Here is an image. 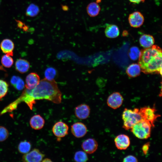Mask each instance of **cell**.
I'll list each match as a JSON object with an SVG mask.
<instances>
[{"label":"cell","mask_w":162,"mask_h":162,"mask_svg":"<svg viewBox=\"0 0 162 162\" xmlns=\"http://www.w3.org/2000/svg\"><path fill=\"white\" fill-rule=\"evenodd\" d=\"M82 147L86 153L92 154L97 150L98 144L97 141L93 138H88L84 141L82 144Z\"/></svg>","instance_id":"cell-13"},{"label":"cell","mask_w":162,"mask_h":162,"mask_svg":"<svg viewBox=\"0 0 162 162\" xmlns=\"http://www.w3.org/2000/svg\"><path fill=\"white\" fill-rule=\"evenodd\" d=\"M150 146V142H148L144 144L142 147V149L143 152L145 155H146L148 152Z\"/></svg>","instance_id":"cell-32"},{"label":"cell","mask_w":162,"mask_h":162,"mask_svg":"<svg viewBox=\"0 0 162 162\" xmlns=\"http://www.w3.org/2000/svg\"><path fill=\"white\" fill-rule=\"evenodd\" d=\"M45 121L44 118L39 115H35L32 116L30 120V124L33 129L40 130L44 126Z\"/></svg>","instance_id":"cell-16"},{"label":"cell","mask_w":162,"mask_h":162,"mask_svg":"<svg viewBox=\"0 0 162 162\" xmlns=\"http://www.w3.org/2000/svg\"><path fill=\"white\" fill-rule=\"evenodd\" d=\"M20 78V77L18 76H13L10 80V82L11 85L14 86Z\"/></svg>","instance_id":"cell-33"},{"label":"cell","mask_w":162,"mask_h":162,"mask_svg":"<svg viewBox=\"0 0 162 162\" xmlns=\"http://www.w3.org/2000/svg\"><path fill=\"white\" fill-rule=\"evenodd\" d=\"M39 12V7L36 4L32 3L27 8L26 11V15L28 16L34 17L36 16Z\"/></svg>","instance_id":"cell-22"},{"label":"cell","mask_w":162,"mask_h":162,"mask_svg":"<svg viewBox=\"0 0 162 162\" xmlns=\"http://www.w3.org/2000/svg\"><path fill=\"white\" fill-rule=\"evenodd\" d=\"M62 95L54 80L49 81L44 79L33 88L25 89L17 98V101L19 103L25 102L32 110L36 100L45 99L59 104L61 102Z\"/></svg>","instance_id":"cell-1"},{"label":"cell","mask_w":162,"mask_h":162,"mask_svg":"<svg viewBox=\"0 0 162 162\" xmlns=\"http://www.w3.org/2000/svg\"><path fill=\"white\" fill-rule=\"evenodd\" d=\"M71 132L76 137L80 138L83 137L87 132L86 125L81 122H77L71 126Z\"/></svg>","instance_id":"cell-10"},{"label":"cell","mask_w":162,"mask_h":162,"mask_svg":"<svg viewBox=\"0 0 162 162\" xmlns=\"http://www.w3.org/2000/svg\"><path fill=\"white\" fill-rule=\"evenodd\" d=\"M45 156L38 149L34 148L30 152L25 154L22 160L26 162H40L41 161Z\"/></svg>","instance_id":"cell-6"},{"label":"cell","mask_w":162,"mask_h":162,"mask_svg":"<svg viewBox=\"0 0 162 162\" xmlns=\"http://www.w3.org/2000/svg\"><path fill=\"white\" fill-rule=\"evenodd\" d=\"M124 162H137L138 160L137 158L134 156L128 155L125 157L123 160Z\"/></svg>","instance_id":"cell-31"},{"label":"cell","mask_w":162,"mask_h":162,"mask_svg":"<svg viewBox=\"0 0 162 162\" xmlns=\"http://www.w3.org/2000/svg\"><path fill=\"white\" fill-rule=\"evenodd\" d=\"M106 36L109 38H114L118 37L119 34L118 27L114 24H109L106 27L105 31Z\"/></svg>","instance_id":"cell-17"},{"label":"cell","mask_w":162,"mask_h":162,"mask_svg":"<svg viewBox=\"0 0 162 162\" xmlns=\"http://www.w3.org/2000/svg\"><path fill=\"white\" fill-rule=\"evenodd\" d=\"M100 8L98 3L96 2H92L87 5L86 11L88 14L91 17L97 16L99 13Z\"/></svg>","instance_id":"cell-21"},{"label":"cell","mask_w":162,"mask_h":162,"mask_svg":"<svg viewBox=\"0 0 162 162\" xmlns=\"http://www.w3.org/2000/svg\"><path fill=\"white\" fill-rule=\"evenodd\" d=\"M152 126L149 122L142 120L134 124L131 131L137 138L146 139L150 136Z\"/></svg>","instance_id":"cell-4"},{"label":"cell","mask_w":162,"mask_h":162,"mask_svg":"<svg viewBox=\"0 0 162 162\" xmlns=\"http://www.w3.org/2000/svg\"><path fill=\"white\" fill-rule=\"evenodd\" d=\"M143 120L149 122L154 126V122L157 118L160 116L156 113V110L154 108L145 106L139 109Z\"/></svg>","instance_id":"cell-5"},{"label":"cell","mask_w":162,"mask_h":162,"mask_svg":"<svg viewBox=\"0 0 162 162\" xmlns=\"http://www.w3.org/2000/svg\"><path fill=\"white\" fill-rule=\"evenodd\" d=\"M9 136L8 130L4 127L0 126V142H2L6 140Z\"/></svg>","instance_id":"cell-29"},{"label":"cell","mask_w":162,"mask_h":162,"mask_svg":"<svg viewBox=\"0 0 162 162\" xmlns=\"http://www.w3.org/2000/svg\"><path fill=\"white\" fill-rule=\"evenodd\" d=\"M139 43L140 45L146 48L151 47L154 43L153 37L150 34H144L142 35L139 38Z\"/></svg>","instance_id":"cell-18"},{"label":"cell","mask_w":162,"mask_h":162,"mask_svg":"<svg viewBox=\"0 0 162 162\" xmlns=\"http://www.w3.org/2000/svg\"><path fill=\"white\" fill-rule=\"evenodd\" d=\"M8 85L5 81L0 79V100L7 94L8 90Z\"/></svg>","instance_id":"cell-28"},{"label":"cell","mask_w":162,"mask_h":162,"mask_svg":"<svg viewBox=\"0 0 162 162\" xmlns=\"http://www.w3.org/2000/svg\"><path fill=\"white\" fill-rule=\"evenodd\" d=\"M141 69L138 64L133 63L127 68L126 73L130 77H135L139 76L140 74Z\"/></svg>","instance_id":"cell-20"},{"label":"cell","mask_w":162,"mask_h":162,"mask_svg":"<svg viewBox=\"0 0 162 162\" xmlns=\"http://www.w3.org/2000/svg\"><path fill=\"white\" fill-rule=\"evenodd\" d=\"M128 20L131 27L137 28L142 25L144 22V18L141 13L136 11L129 14Z\"/></svg>","instance_id":"cell-8"},{"label":"cell","mask_w":162,"mask_h":162,"mask_svg":"<svg viewBox=\"0 0 162 162\" xmlns=\"http://www.w3.org/2000/svg\"><path fill=\"white\" fill-rule=\"evenodd\" d=\"M116 148L121 150H125L129 146L130 141L129 137L127 135L121 134L117 136L114 140Z\"/></svg>","instance_id":"cell-11"},{"label":"cell","mask_w":162,"mask_h":162,"mask_svg":"<svg viewBox=\"0 0 162 162\" xmlns=\"http://www.w3.org/2000/svg\"><path fill=\"white\" fill-rule=\"evenodd\" d=\"M56 74V71L53 68L50 67L47 68L44 72L45 78L46 79L52 81L54 80Z\"/></svg>","instance_id":"cell-25"},{"label":"cell","mask_w":162,"mask_h":162,"mask_svg":"<svg viewBox=\"0 0 162 162\" xmlns=\"http://www.w3.org/2000/svg\"><path fill=\"white\" fill-rule=\"evenodd\" d=\"M122 34L123 36H126L128 34V32L126 30L123 31Z\"/></svg>","instance_id":"cell-36"},{"label":"cell","mask_w":162,"mask_h":162,"mask_svg":"<svg viewBox=\"0 0 162 162\" xmlns=\"http://www.w3.org/2000/svg\"><path fill=\"white\" fill-rule=\"evenodd\" d=\"M24 86L23 80L20 78L14 87L18 90H21L24 88Z\"/></svg>","instance_id":"cell-30"},{"label":"cell","mask_w":162,"mask_h":162,"mask_svg":"<svg viewBox=\"0 0 162 162\" xmlns=\"http://www.w3.org/2000/svg\"><path fill=\"white\" fill-rule=\"evenodd\" d=\"M15 66L16 70L21 74L27 72L30 68L29 62L26 60L21 58L16 61Z\"/></svg>","instance_id":"cell-19"},{"label":"cell","mask_w":162,"mask_h":162,"mask_svg":"<svg viewBox=\"0 0 162 162\" xmlns=\"http://www.w3.org/2000/svg\"><path fill=\"white\" fill-rule=\"evenodd\" d=\"M40 81V77L37 74L31 73L26 78L25 87L27 89H32L39 84Z\"/></svg>","instance_id":"cell-14"},{"label":"cell","mask_w":162,"mask_h":162,"mask_svg":"<svg viewBox=\"0 0 162 162\" xmlns=\"http://www.w3.org/2000/svg\"><path fill=\"white\" fill-rule=\"evenodd\" d=\"M90 112L89 106L85 104H82L76 106L74 112L76 117L80 119H85L89 116Z\"/></svg>","instance_id":"cell-12"},{"label":"cell","mask_w":162,"mask_h":162,"mask_svg":"<svg viewBox=\"0 0 162 162\" xmlns=\"http://www.w3.org/2000/svg\"><path fill=\"white\" fill-rule=\"evenodd\" d=\"M131 2L139 4L141 2H144L145 0H128Z\"/></svg>","instance_id":"cell-34"},{"label":"cell","mask_w":162,"mask_h":162,"mask_svg":"<svg viewBox=\"0 0 162 162\" xmlns=\"http://www.w3.org/2000/svg\"><path fill=\"white\" fill-rule=\"evenodd\" d=\"M162 59L161 48L157 45H153L140 51L138 63L143 73L161 75Z\"/></svg>","instance_id":"cell-2"},{"label":"cell","mask_w":162,"mask_h":162,"mask_svg":"<svg viewBox=\"0 0 162 162\" xmlns=\"http://www.w3.org/2000/svg\"><path fill=\"white\" fill-rule=\"evenodd\" d=\"M69 127L68 125L62 121L56 123L52 128L54 134L56 137L61 138L64 137L68 134Z\"/></svg>","instance_id":"cell-9"},{"label":"cell","mask_w":162,"mask_h":162,"mask_svg":"<svg viewBox=\"0 0 162 162\" xmlns=\"http://www.w3.org/2000/svg\"><path fill=\"white\" fill-rule=\"evenodd\" d=\"M31 147L30 143L26 141H22L19 144L18 150L22 154H26L30 151Z\"/></svg>","instance_id":"cell-23"},{"label":"cell","mask_w":162,"mask_h":162,"mask_svg":"<svg viewBox=\"0 0 162 162\" xmlns=\"http://www.w3.org/2000/svg\"><path fill=\"white\" fill-rule=\"evenodd\" d=\"M75 161L78 162H85L88 160L86 153L84 151H79L76 152L74 157Z\"/></svg>","instance_id":"cell-24"},{"label":"cell","mask_w":162,"mask_h":162,"mask_svg":"<svg viewBox=\"0 0 162 162\" xmlns=\"http://www.w3.org/2000/svg\"><path fill=\"white\" fill-rule=\"evenodd\" d=\"M1 61L2 65L7 68L11 67L14 62L12 58L10 56L7 54L4 55L2 56Z\"/></svg>","instance_id":"cell-27"},{"label":"cell","mask_w":162,"mask_h":162,"mask_svg":"<svg viewBox=\"0 0 162 162\" xmlns=\"http://www.w3.org/2000/svg\"><path fill=\"white\" fill-rule=\"evenodd\" d=\"M41 161L43 162H52V161L51 160V159L49 158H46L43 159V160H42Z\"/></svg>","instance_id":"cell-35"},{"label":"cell","mask_w":162,"mask_h":162,"mask_svg":"<svg viewBox=\"0 0 162 162\" xmlns=\"http://www.w3.org/2000/svg\"><path fill=\"white\" fill-rule=\"evenodd\" d=\"M0 48L2 52L10 56H13V51L14 48V44L13 42L9 39L2 40L0 44Z\"/></svg>","instance_id":"cell-15"},{"label":"cell","mask_w":162,"mask_h":162,"mask_svg":"<svg viewBox=\"0 0 162 162\" xmlns=\"http://www.w3.org/2000/svg\"><path fill=\"white\" fill-rule=\"evenodd\" d=\"M140 54V51L138 47L134 46L131 47L129 52V56L130 58L135 60L139 58Z\"/></svg>","instance_id":"cell-26"},{"label":"cell","mask_w":162,"mask_h":162,"mask_svg":"<svg viewBox=\"0 0 162 162\" xmlns=\"http://www.w3.org/2000/svg\"><path fill=\"white\" fill-rule=\"evenodd\" d=\"M123 128L126 130L131 129L135 124L143 120L139 108L134 110L125 108L122 115Z\"/></svg>","instance_id":"cell-3"},{"label":"cell","mask_w":162,"mask_h":162,"mask_svg":"<svg viewBox=\"0 0 162 162\" xmlns=\"http://www.w3.org/2000/svg\"><path fill=\"white\" fill-rule=\"evenodd\" d=\"M123 98L118 92H114L111 94L107 100V104L110 107L117 109L120 107L123 102Z\"/></svg>","instance_id":"cell-7"}]
</instances>
